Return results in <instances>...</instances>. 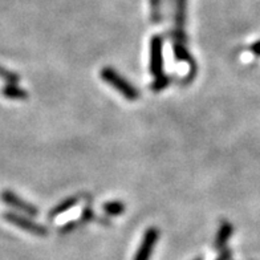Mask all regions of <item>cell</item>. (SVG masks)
Returning a JSON list of instances; mask_svg holds the SVG:
<instances>
[{"mask_svg":"<svg viewBox=\"0 0 260 260\" xmlns=\"http://www.w3.org/2000/svg\"><path fill=\"white\" fill-rule=\"evenodd\" d=\"M195 260H202V259H195Z\"/></svg>","mask_w":260,"mask_h":260,"instance_id":"cell-17","label":"cell"},{"mask_svg":"<svg viewBox=\"0 0 260 260\" xmlns=\"http://www.w3.org/2000/svg\"><path fill=\"white\" fill-rule=\"evenodd\" d=\"M104 211H105L106 215L110 216H117L121 215L123 211H125V205L121 201H112V202H106L103 206Z\"/></svg>","mask_w":260,"mask_h":260,"instance_id":"cell-11","label":"cell"},{"mask_svg":"<svg viewBox=\"0 0 260 260\" xmlns=\"http://www.w3.org/2000/svg\"><path fill=\"white\" fill-rule=\"evenodd\" d=\"M0 198H2V201H4V202L7 203L8 206H12L15 209L20 210V211H23L24 214H27V215L36 216L39 214V210L36 206L27 202L24 199H21L20 197H17L14 191L6 190V191L2 192Z\"/></svg>","mask_w":260,"mask_h":260,"instance_id":"cell-5","label":"cell"},{"mask_svg":"<svg viewBox=\"0 0 260 260\" xmlns=\"http://www.w3.org/2000/svg\"><path fill=\"white\" fill-rule=\"evenodd\" d=\"M150 7V21L154 25H158L162 21V0H149Z\"/></svg>","mask_w":260,"mask_h":260,"instance_id":"cell-10","label":"cell"},{"mask_svg":"<svg viewBox=\"0 0 260 260\" xmlns=\"http://www.w3.org/2000/svg\"><path fill=\"white\" fill-rule=\"evenodd\" d=\"M94 218V212H93L90 206H86L85 209L82 210L81 214V222H90Z\"/></svg>","mask_w":260,"mask_h":260,"instance_id":"cell-14","label":"cell"},{"mask_svg":"<svg viewBox=\"0 0 260 260\" xmlns=\"http://www.w3.org/2000/svg\"><path fill=\"white\" fill-rule=\"evenodd\" d=\"M0 79L4 80L7 84H17L20 77H19L17 73L12 72V71H8L4 67H0Z\"/></svg>","mask_w":260,"mask_h":260,"instance_id":"cell-13","label":"cell"},{"mask_svg":"<svg viewBox=\"0 0 260 260\" xmlns=\"http://www.w3.org/2000/svg\"><path fill=\"white\" fill-rule=\"evenodd\" d=\"M150 73L154 77L164 75V38L159 35L150 39Z\"/></svg>","mask_w":260,"mask_h":260,"instance_id":"cell-2","label":"cell"},{"mask_svg":"<svg viewBox=\"0 0 260 260\" xmlns=\"http://www.w3.org/2000/svg\"><path fill=\"white\" fill-rule=\"evenodd\" d=\"M79 201L80 197H77V195H73V197H69V198L64 199L62 202L58 203L56 207H53V209L49 211V219H53L56 216L61 215V214L67 212L68 210L72 209V207H75V206L79 203Z\"/></svg>","mask_w":260,"mask_h":260,"instance_id":"cell-7","label":"cell"},{"mask_svg":"<svg viewBox=\"0 0 260 260\" xmlns=\"http://www.w3.org/2000/svg\"><path fill=\"white\" fill-rule=\"evenodd\" d=\"M4 97L8 100H25L28 97V93L24 89L17 86V84H7L2 90Z\"/></svg>","mask_w":260,"mask_h":260,"instance_id":"cell-9","label":"cell"},{"mask_svg":"<svg viewBox=\"0 0 260 260\" xmlns=\"http://www.w3.org/2000/svg\"><path fill=\"white\" fill-rule=\"evenodd\" d=\"M101 79L106 82V84H109L117 90V92H120L123 97L129 101H136L140 97V92L137 90V88L133 85V84H130L126 79H123L122 76L120 75L118 72H116L113 68H110V67H105V68L101 71Z\"/></svg>","mask_w":260,"mask_h":260,"instance_id":"cell-1","label":"cell"},{"mask_svg":"<svg viewBox=\"0 0 260 260\" xmlns=\"http://www.w3.org/2000/svg\"><path fill=\"white\" fill-rule=\"evenodd\" d=\"M169 82H170V77L164 73V75L158 76V77H154V81L150 85V89L154 90V92H161L169 85Z\"/></svg>","mask_w":260,"mask_h":260,"instance_id":"cell-12","label":"cell"},{"mask_svg":"<svg viewBox=\"0 0 260 260\" xmlns=\"http://www.w3.org/2000/svg\"><path fill=\"white\" fill-rule=\"evenodd\" d=\"M251 52H252L256 57H260V40L251 45Z\"/></svg>","mask_w":260,"mask_h":260,"instance_id":"cell-15","label":"cell"},{"mask_svg":"<svg viewBox=\"0 0 260 260\" xmlns=\"http://www.w3.org/2000/svg\"><path fill=\"white\" fill-rule=\"evenodd\" d=\"M233 224L230 222H222L219 227V231H218V235H216L215 239V248L220 250V248H224V246L229 242L230 236L233 234Z\"/></svg>","mask_w":260,"mask_h":260,"instance_id":"cell-8","label":"cell"},{"mask_svg":"<svg viewBox=\"0 0 260 260\" xmlns=\"http://www.w3.org/2000/svg\"><path fill=\"white\" fill-rule=\"evenodd\" d=\"M158 238H159L158 229H155V227L147 229L144 235V239H142V243L136 252L134 260H150L151 253L154 251V247L158 242Z\"/></svg>","mask_w":260,"mask_h":260,"instance_id":"cell-4","label":"cell"},{"mask_svg":"<svg viewBox=\"0 0 260 260\" xmlns=\"http://www.w3.org/2000/svg\"><path fill=\"white\" fill-rule=\"evenodd\" d=\"M186 11H187V0H175L174 4V24L175 28L171 34H185Z\"/></svg>","mask_w":260,"mask_h":260,"instance_id":"cell-6","label":"cell"},{"mask_svg":"<svg viewBox=\"0 0 260 260\" xmlns=\"http://www.w3.org/2000/svg\"><path fill=\"white\" fill-rule=\"evenodd\" d=\"M230 255H231V253H230V251L229 250H224L218 260H229L230 259Z\"/></svg>","mask_w":260,"mask_h":260,"instance_id":"cell-16","label":"cell"},{"mask_svg":"<svg viewBox=\"0 0 260 260\" xmlns=\"http://www.w3.org/2000/svg\"><path fill=\"white\" fill-rule=\"evenodd\" d=\"M4 219L10 222L11 224L19 227V229L24 230L27 233L35 234V235L44 236L48 234V230L45 229L44 226H41L39 223L34 222L29 218H25L23 215H19L16 212H4Z\"/></svg>","mask_w":260,"mask_h":260,"instance_id":"cell-3","label":"cell"}]
</instances>
